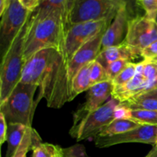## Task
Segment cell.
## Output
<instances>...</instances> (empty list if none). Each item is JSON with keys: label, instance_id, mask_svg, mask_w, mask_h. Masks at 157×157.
<instances>
[{"label": "cell", "instance_id": "1", "mask_svg": "<svg viewBox=\"0 0 157 157\" xmlns=\"http://www.w3.org/2000/svg\"><path fill=\"white\" fill-rule=\"evenodd\" d=\"M67 30L64 15L61 12H52L40 19H35L32 15L25 44V61L44 48H52L61 53Z\"/></svg>", "mask_w": 157, "mask_h": 157}, {"label": "cell", "instance_id": "2", "mask_svg": "<svg viewBox=\"0 0 157 157\" xmlns=\"http://www.w3.org/2000/svg\"><path fill=\"white\" fill-rule=\"evenodd\" d=\"M30 25L31 17L2 55L0 66V105L6 102L12 90L21 81L25 62L24 58L25 44Z\"/></svg>", "mask_w": 157, "mask_h": 157}, {"label": "cell", "instance_id": "3", "mask_svg": "<svg viewBox=\"0 0 157 157\" xmlns=\"http://www.w3.org/2000/svg\"><path fill=\"white\" fill-rule=\"evenodd\" d=\"M38 86L18 83L6 102L0 105L8 124H22L32 127L35 109L38 101H34Z\"/></svg>", "mask_w": 157, "mask_h": 157}, {"label": "cell", "instance_id": "4", "mask_svg": "<svg viewBox=\"0 0 157 157\" xmlns=\"http://www.w3.org/2000/svg\"><path fill=\"white\" fill-rule=\"evenodd\" d=\"M127 6L123 0H77L68 17L71 25L90 21H112L122 8Z\"/></svg>", "mask_w": 157, "mask_h": 157}, {"label": "cell", "instance_id": "5", "mask_svg": "<svg viewBox=\"0 0 157 157\" xmlns=\"http://www.w3.org/2000/svg\"><path fill=\"white\" fill-rule=\"evenodd\" d=\"M60 57L61 52L52 48L37 52L25 63L20 83L38 86L41 91Z\"/></svg>", "mask_w": 157, "mask_h": 157}, {"label": "cell", "instance_id": "6", "mask_svg": "<svg viewBox=\"0 0 157 157\" xmlns=\"http://www.w3.org/2000/svg\"><path fill=\"white\" fill-rule=\"evenodd\" d=\"M119 104V101L111 98L104 105L90 113L80 124L72 127L70 130L71 136L78 141L98 136L106 126L116 119L115 110Z\"/></svg>", "mask_w": 157, "mask_h": 157}, {"label": "cell", "instance_id": "7", "mask_svg": "<svg viewBox=\"0 0 157 157\" xmlns=\"http://www.w3.org/2000/svg\"><path fill=\"white\" fill-rule=\"evenodd\" d=\"M32 12L25 8L19 0H8L4 12L0 15L2 55H4L17 34L30 18Z\"/></svg>", "mask_w": 157, "mask_h": 157}, {"label": "cell", "instance_id": "8", "mask_svg": "<svg viewBox=\"0 0 157 157\" xmlns=\"http://www.w3.org/2000/svg\"><path fill=\"white\" fill-rule=\"evenodd\" d=\"M157 41V22L144 15L130 18L124 42L138 55L141 52Z\"/></svg>", "mask_w": 157, "mask_h": 157}, {"label": "cell", "instance_id": "9", "mask_svg": "<svg viewBox=\"0 0 157 157\" xmlns=\"http://www.w3.org/2000/svg\"><path fill=\"white\" fill-rule=\"evenodd\" d=\"M106 29L83 44L67 63L66 67V80L69 93V100L71 86L74 78L82 67L96 60L97 57L101 52V41Z\"/></svg>", "mask_w": 157, "mask_h": 157}, {"label": "cell", "instance_id": "10", "mask_svg": "<svg viewBox=\"0 0 157 157\" xmlns=\"http://www.w3.org/2000/svg\"><path fill=\"white\" fill-rule=\"evenodd\" d=\"M157 136V125L144 124L130 131L110 136H97L95 145L98 148H107L127 143H140L155 146Z\"/></svg>", "mask_w": 157, "mask_h": 157}, {"label": "cell", "instance_id": "11", "mask_svg": "<svg viewBox=\"0 0 157 157\" xmlns=\"http://www.w3.org/2000/svg\"><path fill=\"white\" fill-rule=\"evenodd\" d=\"M113 90L112 81H104L92 86L87 91L86 101L74 113V124L72 127L78 125L90 113L104 105L107 98L112 96Z\"/></svg>", "mask_w": 157, "mask_h": 157}, {"label": "cell", "instance_id": "12", "mask_svg": "<svg viewBox=\"0 0 157 157\" xmlns=\"http://www.w3.org/2000/svg\"><path fill=\"white\" fill-rule=\"evenodd\" d=\"M156 87L157 81L150 79L144 75L142 64L139 62L137 63V69L133 78L121 87L113 88L111 98L122 103L147 93Z\"/></svg>", "mask_w": 157, "mask_h": 157}, {"label": "cell", "instance_id": "13", "mask_svg": "<svg viewBox=\"0 0 157 157\" xmlns=\"http://www.w3.org/2000/svg\"><path fill=\"white\" fill-rule=\"evenodd\" d=\"M127 6L122 8L104 32L101 41V51L124 42L127 32L129 21Z\"/></svg>", "mask_w": 157, "mask_h": 157}, {"label": "cell", "instance_id": "14", "mask_svg": "<svg viewBox=\"0 0 157 157\" xmlns=\"http://www.w3.org/2000/svg\"><path fill=\"white\" fill-rule=\"evenodd\" d=\"M137 57L138 55L124 41L121 44L101 51L96 60L106 68L109 64L117 60L126 59L132 61Z\"/></svg>", "mask_w": 157, "mask_h": 157}, {"label": "cell", "instance_id": "15", "mask_svg": "<svg viewBox=\"0 0 157 157\" xmlns=\"http://www.w3.org/2000/svg\"><path fill=\"white\" fill-rule=\"evenodd\" d=\"M29 127L22 124H8L7 139L8 148L6 157H12L22 142Z\"/></svg>", "mask_w": 157, "mask_h": 157}, {"label": "cell", "instance_id": "16", "mask_svg": "<svg viewBox=\"0 0 157 157\" xmlns=\"http://www.w3.org/2000/svg\"><path fill=\"white\" fill-rule=\"evenodd\" d=\"M92 62L89 63L84 67H82L74 78L71 86L70 101H72L77 95L85 90H88L92 87L90 78Z\"/></svg>", "mask_w": 157, "mask_h": 157}, {"label": "cell", "instance_id": "17", "mask_svg": "<svg viewBox=\"0 0 157 157\" xmlns=\"http://www.w3.org/2000/svg\"><path fill=\"white\" fill-rule=\"evenodd\" d=\"M141 125L142 124L130 119H115L110 124L106 126L98 136H110L121 134L134 130Z\"/></svg>", "mask_w": 157, "mask_h": 157}, {"label": "cell", "instance_id": "18", "mask_svg": "<svg viewBox=\"0 0 157 157\" xmlns=\"http://www.w3.org/2000/svg\"><path fill=\"white\" fill-rule=\"evenodd\" d=\"M66 2H67V0H42L38 9L35 12H33L32 17L35 19H40L45 17L52 12H59L64 15L66 25H67Z\"/></svg>", "mask_w": 157, "mask_h": 157}, {"label": "cell", "instance_id": "19", "mask_svg": "<svg viewBox=\"0 0 157 157\" xmlns=\"http://www.w3.org/2000/svg\"><path fill=\"white\" fill-rule=\"evenodd\" d=\"M130 110H145L157 111V99L147 97L137 96L128 101L120 103Z\"/></svg>", "mask_w": 157, "mask_h": 157}, {"label": "cell", "instance_id": "20", "mask_svg": "<svg viewBox=\"0 0 157 157\" xmlns=\"http://www.w3.org/2000/svg\"><path fill=\"white\" fill-rule=\"evenodd\" d=\"M49 147L53 157H89L85 148L81 144L63 148L60 146L49 144Z\"/></svg>", "mask_w": 157, "mask_h": 157}, {"label": "cell", "instance_id": "21", "mask_svg": "<svg viewBox=\"0 0 157 157\" xmlns=\"http://www.w3.org/2000/svg\"><path fill=\"white\" fill-rule=\"evenodd\" d=\"M128 119L144 125H157V111L145 110H130Z\"/></svg>", "mask_w": 157, "mask_h": 157}, {"label": "cell", "instance_id": "22", "mask_svg": "<svg viewBox=\"0 0 157 157\" xmlns=\"http://www.w3.org/2000/svg\"><path fill=\"white\" fill-rule=\"evenodd\" d=\"M32 157H53L49 147V144L41 142L38 133L33 129L32 149Z\"/></svg>", "mask_w": 157, "mask_h": 157}, {"label": "cell", "instance_id": "23", "mask_svg": "<svg viewBox=\"0 0 157 157\" xmlns=\"http://www.w3.org/2000/svg\"><path fill=\"white\" fill-rule=\"evenodd\" d=\"M136 69H137V63H129L127 67L122 71V72L112 81L113 88L121 87L124 84H127L129 81H130L136 74Z\"/></svg>", "mask_w": 157, "mask_h": 157}, {"label": "cell", "instance_id": "24", "mask_svg": "<svg viewBox=\"0 0 157 157\" xmlns=\"http://www.w3.org/2000/svg\"><path fill=\"white\" fill-rule=\"evenodd\" d=\"M90 78L92 86L104 81H110L106 68L97 60H94L92 62Z\"/></svg>", "mask_w": 157, "mask_h": 157}, {"label": "cell", "instance_id": "25", "mask_svg": "<svg viewBox=\"0 0 157 157\" xmlns=\"http://www.w3.org/2000/svg\"><path fill=\"white\" fill-rule=\"evenodd\" d=\"M32 134H33V129L32 127H29L23 138L22 142L12 157H26L28 152L32 149Z\"/></svg>", "mask_w": 157, "mask_h": 157}, {"label": "cell", "instance_id": "26", "mask_svg": "<svg viewBox=\"0 0 157 157\" xmlns=\"http://www.w3.org/2000/svg\"><path fill=\"white\" fill-rule=\"evenodd\" d=\"M130 62H132V61L126 59H120L109 64L106 67V71H107L110 81H113L114 78H116Z\"/></svg>", "mask_w": 157, "mask_h": 157}, {"label": "cell", "instance_id": "27", "mask_svg": "<svg viewBox=\"0 0 157 157\" xmlns=\"http://www.w3.org/2000/svg\"><path fill=\"white\" fill-rule=\"evenodd\" d=\"M136 5L145 12V15L155 20L157 14V0H136Z\"/></svg>", "mask_w": 157, "mask_h": 157}, {"label": "cell", "instance_id": "28", "mask_svg": "<svg viewBox=\"0 0 157 157\" xmlns=\"http://www.w3.org/2000/svg\"><path fill=\"white\" fill-rule=\"evenodd\" d=\"M140 56L144 58V60L157 61V41L146 47L141 52Z\"/></svg>", "mask_w": 157, "mask_h": 157}, {"label": "cell", "instance_id": "29", "mask_svg": "<svg viewBox=\"0 0 157 157\" xmlns=\"http://www.w3.org/2000/svg\"><path fill=\"white\" fill-rule=\"evenodd\" d=\"M8 123L4 114L0 112V144L2 145L7 139Z\"/></svg>", "mask_w": 157, "mask_h": 157}, {"label": "cell", "instance_id": "30", "mask_svg": "<svg viewBox=\"0 0 157 157\" xmlns=\"http://www.w3.org/2000/svg\"><path fill=\"white\" fill-rule=\"evenodd\" d=\"M42 0H19L21 4L31 12H35Z\"/></svg>", "mask_w": 157, "mask_h": 157}, {"label": "cell", "instance_id": "31", "mask_svg": "<svg viewBox=\"0 0 157 157\" xmlns=\"http://www.w3.org/2000/svg\"><path fill=\"white\" fill-rule=\"evenodd\" d=\"M76 1L77 0H67V2H66V21H67V29H68V17Z\"/></svg>", "mask_w": 157, "mask_h": 157}, {"label": "cell", "instance_id": "32", "mask_svg": "<svg viewBox=\"0 0 157 157\" xmlns=\"http://www.w3.org/2000/svg\"><path fill=\"white\" fill-rule=\"evenodd\" d=\"M140 96L142 97H147V98H153L157 99V87L155 88L152 89L150 91L147 92V93H144L143 94L140 95Z\"/></svg>", "mask_w": 157, "mask_h": 157}, {"label": "cell", "instance_id": "33", "mask_svg": "<svg viewBox=\"0 0 157 157\" xmlns=\"http://www.w3.org/2000/svg\"><path fill=\"white\" fill-rule=\"evenodd\" d=\"M145 157H157V147L154 146L153 150H152Z\"/></svg>", "mask_w": 157, "mask_h": 157}, {"label": "cell", "instance_id": "34", "mask_svg": "<svg viewBox=\"0 0 157 157\" xmlns=\"http://www.w3.org/2000/svg\"><path fill=\"white\" fill-rule=\"evenodd\" d=\"M123 1H124L127 4H128V0H123ZM135 2H136V0H135Z\"/></svg>", "mask_w": 157, "mask_h": 157}, {"label": "cell", "instance_id": "35", "mask_svg": "<svg viewBox=\"0 0 157 157\" xmlns=\"http://www.w3.org/2000/svg\"><path fill=\"white\" fill-rule=\"evenodd\" d=\"M155 146L157 147V136H156V144H155ZM153 147H154V146H153Z\"/></svg>", "mask_w": 157, "mask_h": 157}, {"label": "cell", "instance_id": "36", "mask_svg": "<svg viewBox=\"0 0 157 157\" xmlns=\"http://www.w3.org/2000/svg\"><path fill=\"white\" fill-rule=\"evenodd\" d=\"M155 21H156V22H157V14H156V18H155Z\"/></svg>", "mask_w": 157, "mask_h": 157}]
</instances>
